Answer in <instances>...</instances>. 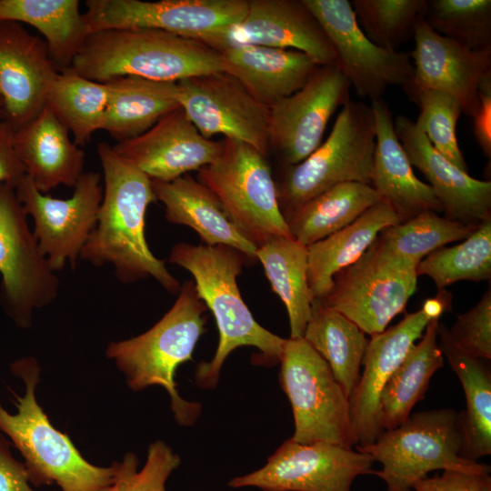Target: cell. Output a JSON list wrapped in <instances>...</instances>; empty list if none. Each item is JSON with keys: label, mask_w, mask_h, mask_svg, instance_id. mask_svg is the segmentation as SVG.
<instances>
[{"label": "cell", "mask_w": 491, "mask_h": 491, "mask_svg": "<svg viewBox=\"0 0 491 491\" xmlns=\"http://www.w3.org/2000/svg\"><path fill=\"white\" fill-rule=\"evenodd\" d=\"M97 154L104 175L103 197L95 227L80 259L97 267L113 266L121 283L152 277L168 292L178 293L180 283L145 239V213L156 201L152 180L122 159L108 143H100Z\"/></svg>", "instance_id": "6da1fadb"}, {"label": "cell", "mask_w": 491, "mask_h": 491, "mask_svg": "<svg viewBox=\"0 0 491 491\" xmlns=\"http://www.w3.org/2000/svg\"><path fill=\"white\" fill-rule=\"evenodd\" d=\"M247 259L227 246L175 245L168 261L194 277L199 297L212 312L219 342L211 360L198 364L195 381L202 388H214L227 356L241 346H255L269 363H279L286 338L259 325L244 302L237 277Z\"/></svg>", "instance_id": "7a4b0ae2"}, {"label": "cell", "mask_w": 491, "mask_h": 491, "mask_svg": "<svg viewBox=\"0 0 491 491\" xmlns=\"http://www.w3.org/2000/svg\"><path fill=\"white\" fill-rule=\"evenodd\" d=\"M68 69L101 83L125 75L176 83L223 71L219 52L208 45L144 28L88 34Z\"/></svg>", "instance_id": "3957f363"}, {"label": "cell", "mask_w": 491, "mask_h": 491, "mask_svg": "<svg viewBox=\"0 0 491 491\" xmlns=\"http://www.w3.org/2000/svg\"><path fill=\"white\" fill-rule=\"evenodd\" d=\"M11 373L22 379L25 393L14 394L16 412L0 404V432L21 453L28 479L35 486L56 484L62 491H101L115 477L118 461L109 466L89 463L70 437L57 430L37 403L35 388L40 366L26 356L10 364Z\"/></svg>", "instance_id": "277c9868"}, {"label": "cell", "mask_w": 491, "mask_h": 491, "mask_svg": "<svg viewBox=\"0 0 491 491\" xmlns=\"http://www.w3.org/2000/svg\"><path fill=\"white\" fill-rule=\"evenodd\" d=\"M206 306L194 281L185 282L171 308L147 331L135 337L111 342L105 350L133 391L162 386L169 395L175 419L182 426L193 425L201 405L179 396L175 381L179 366L192 360L205 332Z\"/></svg>", "instance_id": "5b68a950"}, {"label": "cell", "mask_w": 491, "mask_h": 491, "mask_svg": "<svg viewBox=\"0 0 491 491\" xmlns=\"http://www.w3.org/2000/svg\"><path fill=\"white\" fill-rule=\"evenodd\" d=\"M462 448L461 414L450 408L411 414L373 443L356 446L382 465L373 474L386 483V491H411L416 482L435 470L490 473L488 465L463 457Z\"/></svg>", "instance_id": "8992f818"}, {"label": "cell", "mask_w": 491, "mask_h": 491, "mask_svg": "<svg viewBox=\"0 0 491 491\" xmlns=\"http://www.w3.org/2000/svg\"><path fill=\"white\" fill-rule=\"evenodd\" d=\"M376 122L371 105L349 100L326 140L297 165L286 166L276 184L282 214L346 182L371 185Z\"/></svg>", "instance_id": "52a82bcc"}, {"label": "cell", "mask_w": 491, "mask_h": 491, "mask_svg": "<svg viewBox=\"0 0 491 491\" xmlns=\"http://www.w3.org/2000/svg\"><path fill=\"white\" fill-rule=\"evenodd\" d=\"M197 180L216 197L240 234L257 248L276 236L293 237L266 156L254 147L225 138L220 155L198 170Z\"/></svg>", "instance_id": "ba28073f"}, {"label": "cell", "mask_w": 491, "mask_h": 491, "mask_svg": "<svg viewBox=\"0 0 491 491\" xmlns=\"http://www.w3.org/2000/svg\"><path fill=\"white\" fill-rule=\"evenodd\" d=\"M279 380L291 404L295 433L302 444L356 446L349 397L324 358L302 337L285 340Z\"/></svg>", "instance_id": "9c48e42d"}, {"label": "cell", "mask_w": 491, "mask_h": 491, "mask_svg": "<svg viewBox=\"0 0 491 491\" xmlns=\"http://www.w3.org/2000/svg\"><path fill=\"white\" fill-rule=\"evenodd\" d=\"M417 265L375 240L355 263L334 276L331 290L322 301L366 335L380 334L416 292Z\"/></svg>", "instance_id": "30bf717a"}, {"label": "cell", "mask_w": 491, "mask_h": 491, "mask_svg": "<svg viewBox=\"0 0 491 491\" xmlns=\"http://www.w3.org/2000/svg\"><path fill=\"white\" fill-rule=\"evenodd\" d=\"M0 300L21 328L32 325L35 309L51 304L59 281L39 248L27 215L9 185H0Z\"/></svg>", "instance_id": "8fae6325"}, {"label": "cell", "mask_w": 491, "mask_h": 491, "mask_svg": "<svg viewBox=\"0 0 491 491\" xmlns=\"http://www.w3.org/2000/svg\"><path fill=\"white\" fill-rule=\"evenodd\" d=\"M248 0H87L89 34L105 29H155L211 46L244 17Z\"/></svg>", "instance_id": "7c38bea8"}, {"label": "cell", "mask_w": 491, "mask_h": 491, "mask_svg": "<svg viewBox=\"0 0 491 491\" xmlns=\"http://www.w3.org/2000/svg\"><path fill=\"white\" fill-rule=\"evenodd\" d=\"M371 456L327 443L286 440L259 469L229 480L232 488L262 491H352L354 480L373 474Z\"/></svg>", "instance_id": "4fadbf2b"}, {"label": "cell", "mask_w": 491, "mask_h": 491, "mask_svg": "<svg viewBox=\"0 0 491 491\" xmlns=\"http://www.w3.org/2000/svg\"><path fill=\"white\" fill-rule=\"evenodd\" d=\"M71 197L61 199L40 192L26 175L15 186L24 211L34 220L33 233L51 269L72 267L95 227L103 197L101 174L84 172Z\"/></svg>", "instance_id": "5bb4252c"}, {"label": "cell", "mask_w": 491, "mask_h": 491, "mask_svg": "<svg viewBox=\"0 0 491 491\" xmlns=\"http://www.w3.org/2000/svg\"><path fill=\"white\" fill-rule=\"evenodd\" d=\"M322 25L336 55V65L360 97L381 98L394 85H409L414 66L409 54L385 49L359 27L347 0H303Z\"/></svg>", "instance_id": "9a60e30c"}, {"label": "cell", "mask_w": 491, "mask_h": 491, "mask_svg": "<svg viewBox=\"0 0 491 491\" xmlns=\"http://www.w3.org/2000/svg\"><path fill=\"white\" fill-rule=\"evenodd\" d=\"M176 85L180 108L205 137L223 135L267 156L269 108L235 77L222 71L185 78Z\"/></svg>", "instance_id": "2e32d148"}, {"label": "cell", "mask_w": 491, "mask_h": 491, "mask_svg": "<svg viewBox=\"0 0 491 491\" xmlns=\"http://www.w3.org/2000/svg\"><path fill=\"white\" fill-rule=\"evenodd\" d=\"M350 87L336 65H322L301 89L269 108L270 149L285 167L321 145L330 118L350 100Z\"/></svg>", "instance_id": "e0dca14e"}, {"label": "cell", "mask_w": 491, "mask_h": 491, "mask_svg": "<svg viewBox=\"0 0 491 491\" xmlns=\"http://www.w3.org/2000/svg\"><path fill=\"white\" fill-rule=\"evenodd\" d=\"M60 71L44 38L15 22H0V118L15 130L35 117Z\"/></svg>", "instance_id": "ac0fdd59"}, {"label": "cell", "mask_w": 491, "mask_h": 491, "mask_svg": "<svg viewBox=\"0 0 491 491\" xmlns=\"http://www.w3.org/2000/svg\"><path fill=\"white\" fill-rule=\"evenodd\" d=\"M261 45L300 51L320 66L336 65L334 49L318 20L303 0H248L236 25L211 47Z\"/></svg>", "instance_id": "d6986e66"}, {"label": "cell", "mask_w": 491, "mask_h": 491, "mask_svg": "<svg viewBox=\"0 0 491 491\" xmlns=\"http://www.w3.org/2000/svg\"><path fill=\"white\" fill-rule=\"evenodd\" d=\"M414 75L408 89H430L452 96L462 113L473 117L478 107V85L491 71V47L471 50L435 32L420 16L414 26Z\"/></svg>", "instance_id": "ffe728a7"}, {"label": "cell", "mask_w": 491, "mask_h": 491, "mask_svg": "<svg viewBox=\"0 0 491 491\" xmlns=\"http://www.w3.org/2000/svg\"><path fill=\"white\" fill-rule=\"evenodd\" d=\"M125 161L151 180L172 181L213 163L223 141L205 137L179 107L142 135L113 145Z\"/></svg>", "instance_id": "44dd1931"}, {"label": "cell", "mask_w": 491, "mask_h": 491, "mask_svg": "<svg viewBox=\"0 0 491 491\" xmlns=\"http://www.w3.org/2000/svg\"><path fill=\"white\" fill-rule=\"evenodd\" d=\"M432 319L420 308L396 325L371 336L362 361L364 372L349 397L356 446L373 443L383 432L379 398L383 387Z\"/></svg>", "instance_id": "7402d4cb"}, {"label": "cell", "mask_w": 491, "mask_h": 491, "mask_svg": "<svg viewBox=\"0 0 491 491\" xmlns=\"http://www.w3.org/2000/svg\"><path fill=\"white\" fill-rule=\"evenodd\" d=\"M395 130L412 166L420 170L444 216L468 225L491 217V182L476 179L441 155L415 121L397 115Z\"/></svg>", "instance_id": "603a6c76"}, {"label": "cell", "mask_w": 491, "mask_h": 491, "mask_svg": "<svg viewBox=\"0 0 491 491\" xmlns=\"http://www.w3.org/2000/svg\"><path fill=\"white\" fill-rule=\"evenodd\" d=\"M376 122V146L371 186L395 211L400 223L425 211L442 212L441 205L429 185L418 179L399 142L386 103L371 101Z\"/></svg>", "instance_id": "cb8c5ba5"}, {"label": "cell", "mask_w": 491, "mask_h": 491, "mask_svg": "<svg viewBox=\"0 0 491 491\" xmlns=\"http://www.w3.org/2000/svg\"><path fill=\"white\" fill-rule=\"evenodd\" d=\"M218 52L223 72L268 108L301 89L320 67L307 55L292 49L233 45Z\"/></svg>", "instance_id": "d4e9b609"}, {"label": "cell", "mask_w": 491, "mask_h": 491, "mask_svg": "<svg viewBox=\"0 0 491 491\" xmlns=\"http://www.w3.org/2000/svg\"><path fill=\"white\" fill-rule=\"evenodd\" d=\"M14 147L37 189L74 187L84 173L85 152L47 106L14 132Z\"/></svg>", "instance_id": "484cf974"}, {"label": "cell", "mask_w": 491, "mask_h": 491, "mask_svg": "<svg viewBox=\"0 0 491 491\" xmlns=\"http://www.w3.org/2000/svg\"><path fill=\"white\" fill-rule=\"evenodd\" d=\"M155 200L171 224L195 230L205 246H230L256 262L257 247L244 237L224 212L213 193L186 174L175 180H152Z\"/></svg>", "instance_id": "4316f807"}, {"label": "cell", "mask_w": 491, "mask_h": 491, "mask_svg": "<svg viewBox=\"0 0 491 491\" xmlns=\"http://www.w3.org/2000/svg\"><path fill=\"white\" fill-rule=\"evenodd\" d=\"M399 223L390 205L380 201L347 226L308 246V285L313 298H326L334 276L355 263L384 228Z\"/></svg>", "instance_id": "83f0119b"}, {"label": "cell", "mask_w": 491, "mask_h": 491, "mask_svg": "<svg viewBox=\"0 0 491 491\" xmlns=\"http://www.w3.org/2000/svg\"><path fill=\"white\" fill-rule=\"evenodd\" d=\"M105 83L109 97L101 130L116 143L142 135L164 115L180 107L175 82L125 75Z\"/></svg>", "instance_id": "f1b7e54d"}, {"label": "cell", "mask_w": 491, "mask_h": 491, "mask_svg": "<svg viewBox=\"0 0 491 491\" xmlns=\"http://www.w3.org/2000/svg\"><path fill=\"white\" fill-rule=\"evenodd\" d=\"M438 346L464 390L466 409L461 414L462 456L469 460L491 454V372L483 359L471 356L452 341L449 329L439 322Z\"/></svg>", "instance_id": "f546056e"}, {"label": "cell", "mask_w": 491, "mask_h": 491, "mask_svg": "<svg viewBox=\"0 0 491 491\" xmlns=\"http://www.w3.org/2000/svg\"><path fill=\"white\" fill-rule=\"evenodd\" d=\"M382 201L367 184L336 185L283 214L293 238L306 246L341 230Z\"/></svg>", "instance_id": "4dcf8cb0"}, {"label": "cell", "mask_w": 491, "mask_h": 491, "mask_svg": "<svg viewBox=\"0 0 491 491\" xmlns=\"http://www.w3.org/2000/svg\"><path fill=\"white\" fill-rule=\"evenodd\" d=\"M0 22L35 27L60 72L71 66L89 34L78 0H0Z\"/></svg>", "instance_id": "1f68e13d"}, {"label": "cell", "mask_w": 491, "mask_h": 491, "mask_svg": "<svg viewBox=\"0 0 491 491\" xmlns=\"http://www.w3.org/2000/svg\"><path fill=\"white\" fill-rule=\"evenodd\" d=\"M438 324L439 319L429 322L420 341L413 345L383 387L378 405L383 431L407 419L415 405L424 398L435 372L444 366L437 342Z\"/></svg>", "instance_id": "d6a6232c"}, {"label": "cell", "mask_w": 491, "mask_h": 491, "mask_svg": "<svg viewBox=\"0 0 491 491\" xmlns=\"http://www.w3.org/2000/svg\"><path fill=\"white\" fill-rule=\"evenodd\" d=\"M303 338L324 358L350 397L360 378V367L369 339L352 321L313 299Z\"/></svg>", "instance_id": "836d02e7"}, {"label": "cell", "mask_w": 491, "mask_h": 491, "mask_svg": "<svg viewBox=\"0 0 491 491\" xmlns=\"http://www.w3.org/2000/svg\"><path fill=\"white\" fill-rule=\"evenodd\" d=\"M266 276L285 305L291 338H302L311 315L307 246L293 237L276 236L256 251Z\"/></svg>", "instance_id": "e575fe53"}, {"label": "cell", "mask_w": 491, "mask_h": 491, "mask_svg": "<svg viewBox=\"0 0 491 491\" xmlns=\"http://www.w3.org/2000/svg\"><path fill=\"white\" fill-rule=\"evenodd\" d=\"M108 97L107 83L93 81L65 69L51 82L45 105L73 135V141L83 146L95 131L101 130Z\"/></svg>", "instance_id": "d590c367"}, {"label": "cell", "mask_w": 491, "mask_h": 491, "mask_svg": "<svg viewBox=\"0 0 491 491\" xmlns=\"http://www.w3.org/2000/svg\"><path fill=\"white\" fill-rule=\"evenodd\" d=\"M416 275L429 276L437 290L462 280H490L491 217L481 222L458 245L442 246L423 258L417 265Z\"/></svg>", "instance_id": "8d00e7d4"}, {"label": "cell", "mask_w": 491, "mask_h": 491, "mask_svg": "<svg viewBox=\"0 0 491 491\" xmlns=\"http://www.w3.org/2000/svg\"><path fill=\"white\" fill-rule=\"evenodd\" d=\"M478 225H468L425 211L405 222L384 228L376 238L384 249L419 263L433 251L468 237Z\"/></svg>", "instance_id": "74e56055"}, {"label": "cell", "mask_w": 491, "mask_h": 491, "mask_svg": "<svg viewBox=\"0 0 491 491\" xmlns=\"http://www.w3.org/2000/svg\"><path fill=\"white\" fill-rule=\"evenodd\" d=\"M423 17L435 32L466 48L491 47L490 0H426Z\"/></svg>", "instance_id": "f35d334b"}, {"label": "cell", "mask_w": 491, "mask_h": 491, "mask_svg": "<svg viewBox=\"0 0 491 491\" xmlns=\"http://www.w3.org/2000/svg\"><path fill=\"white\" fill-rule=\"evenodd\" d=\"M351 5L367 38L396 51L413 35L416 22L426 10V0H353Z\"/></svg>", "instance_id": "ab89813d"}, {"label": "cell", "mask_w": 491, "mask_h": 491, "mask_svg": "<svg viewBox=\"0 0 491 491\" xmlns=\"http://www.w3.org/2000/svg\"><path fill=\"white\" fill-rule=\"evenodd\" d=\"M406 94L418 105L415 122L431 145L446 159L467 172V164L458 145L456 124L460 105L446 93L430 89H408Z\"/></svg>", "instance_id": "60d3db41"}, {"label": "cell", "mask_w": 491, "mask_h": 491, "mask_svg": "<svg viewBox=\"0 0 491 491\" xmlns=\"http://www.w3.org/2000/svg\"><path fill=\"white\" fill-rule=\"evenodd\" d=\"M181 463L178 455L164 442L149 445L145 466L138 470L134 453L125 455L118 462L114 482L101 491H167L165 483Z\"/></svg>", "instance_id": "b9f144b4"}, {"label": "cell", "mask_w": 491, "mask_h": 491, "mask_svg": "<svg viewBox=\"0 0 491 491\" xmlns=\"http://www.w3.org/2000/svg\"><path fill=\"white\" fill-rule=\"evenodd\" d=\"M449 335L453 343L467 355L491 359V289L466 313L458 315Z\"/></svg>", "instance_id": "7bdbcfd3"}, {"label": "cell", "mask_w": 491, "mask_h": 491, "mask_svg": "<svg viewBox=\"0 0 491 491\" xmlns=\"http://www.w3.org/2000/svg\"><path fill=\"white\" fill-rule=\"evenodd\" d=\"M491 481L489 474L445 470L440 475L426 476L416 482L413 491H483Z\"/></svg>", "instance_id": "ee69618b"}, {"label": "cell", "mask_w": 491, "mask_h": 491, "mask_svg": "<svg viewBox=\"0 0 491 491\" xmlns=\"http://www.w3.org/2000/svg\"><path fill=\"white\" fill-rule=\"evenodd\" d=\"M10 446L0 432V491H35L30 486L24 463L14 456Z\"/></svg>", "instance_id": "f6af8a7d"}, {"label": "cell", "mask_w": 491, "mask_h": 491, "mask_svg": "<svg viewBox=\"0 0 491 491\" xmlns=\"http://www.w3.org/2000/svg\"><path fill=\"white\" fill-rule=\"evenodd\" d=\"M15 129L0 120V185L15 186L25 175V169L14 147Z\"/></svg>", "instance_id": "bcb514c9"}, {"label": "cell", "mask_w": 491, "mask_h": 491, "mask_svg": "<svg viewBox=\"0 0 491 491\" xmlns=\"http://www.w3.org/2000/svg\"><path fill=\"white\" fill-rule=\"evenodd\" d=\"M478 107L474 119V135L481 150L488 159L491 156V71L481 78L478 85Z\"/></svg>", "instance_id": "7dc6e473"}, {"label": "cell", "mask_w": 491, "mask_h": 491, "mask_svg": "<svg viewBox=\"0 0 491 491\" xmlns=\"http://www.w3.org/2000/svg\"><path fill=\"white\" fill-rule=\"evenodd\" d=\"M421 308L432 320L439 319L452 308V294L446 289L438 290L436 296L425 300Z\"/></svg>", "instance_id": "c3c4849f"}, {"label": "cell", "mask_w": 491, "mask_h": 491, "mask_svg": "<svg viewBox=\"0 0 491 491\" xmlns=\"http://www.w3.org/2000/svg\"><path fill=\"white\" fill-rule=\"evenodd\" d=\"M483 491H491V481L486 485Z\"/></svg>", "instance_id": "681fc988"}, {"label": "cell", "mask_w": 491, "mask_h": 491, "mask_svg": "<svg viewBox=\"0 0 491 491\" xmlns=\"http://www.w3.org/2000/svg\"><path fill=\"white\" fill-rule=\"evenodd\" d=\"M2 105H3V102H2V98H1V96H0V110H1V108H2Z\"/></svg>", "instance_id": "f907efd6"}, {"label": "cell", "mask_w": 491, "mask_h": 491, "mask_svg": "<svg viewBox=\"0 0 491 491\" xmlns=\"http://www.w3.org/2000/svg\"><path fill=\"white\" fill-rule=\"evenodd\" d=\"M411 491H413V490H411Z\"/></svg>", "instance_id": "816d5d0a"}]
</instances>
